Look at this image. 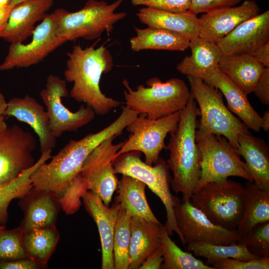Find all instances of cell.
<instances>
[{"mask_svg": "<svg viewBox=\"0 0 269 269\" xmlns=\"http://www.w3.org/2000/svg\"><path fill=\"white\" fill-rule=\"evenodd\" d=\"M36 147L32 134L17 125L0 134V184L12 181L34 165L32 153Z\"/></svg>", "mask_w": 269, "mask_h": 269, "instance_id": "cell-14", "label": "cell"}, {"mask_svg": "<svg viewBox=\"0 0 269 269\" xmlns=\"http://www.w3.org/2000/svg\"><path fill=\"white\" fill-rule=\"evenodd\" d=\"M244 191V211L237 228L240 237L257 225L269 221V189L247 180Z\"/></svg>", "mask_w": 269, "mask_h": 269, "instance_id": "cell-28", "label": "cell"}, {"mask_svg": "<svg viewBox=\"0 0 269 269\" xmlns=\"http://www.w3.org/2000/svg\"><path fill=\"white\" fill-rule=\"evenodd\" d=\"M5 229V227L4 225L0 224V231Z\"/></svg>", "mask_w": 269, "mask_h": 269, "instance_id": "cell-51", "label": "cell"}, {"mask_svg": "<svg viewBox=\"0 0 269 269\" xmlns=\"http://www.w3.org/2000/svg\"><path fill=\"white\" fill-rule=\"evenodd\" d=\"M140 156L141 152L137 151L128 152L118 156L113 162L115 173L130 176L142 181L160 199L166 210V220L164 226L167 234L171 236L175 232L185 246L174 214L175 208L181 202L170 191L171 177L168 166L161 158L153 166L143 161Z\"/></svg>", "mask_w": 269, "mask_h": 269, "instance_id": "cell-7", "label": "cell"}, {"mask_svg": "<svg viewBox=\"0 0 269 269\" xmlns=\"http://www.w3.org/2000/svg\"><path fill=\"white\" fill-rule=\"evenodd\" d=\"M136 15L141 23L148 26L171 31L190 40L199 35V18L189 11L173 13L145 7L140 8Z\"/></svg>", "mask_w": 269, "mask_h": 269, "instance_id": "cell-24", "label": "cell"}, {"mask_svg": "<svg viewBox=\"0 0 269 269\" xmlns=\"http://www.w3.org/2000/svg\"><path fill=\"white\" fill-rule=\"evenodd\" d=\"M238 243L244 245L251 253L258 258L269 257V221L257 225L240 237Z\"/></svg>", "mask_w": 269, "mask_h": 269, "instance_id": "cell-36", "label": "cell"}, {"mask_svg": "<svg viewBox=\"0 0 269 269\" xmlns=\"http://www.w3.org/2000/svg\"><path fill=\"white\" fill-rule=\"evenodd\" d=\"M135 30L136 36L130 40L134 52L148 49L184 51L189 48V39L171 31L149 26L135 27Z\"/></svg>", "mask_w": 269, "mask_h": 269, "instance_id": "cell-29", "label": "cell"}, {"mask_svg": "<svg viewBox=\"0 0 269 269\" xmlns=\"http://www.w3.org/2000/svg\"><path fill=\"white\" fill-rule=\"evenodd\" d=\"M10 0H0V5L9 3Z\"/></svg>", "mask_w": 269, "mask_h": 269, "instance_id": "cell-50", "label": "cell"}, {"mask_svg": "<svg viewBox=\"0 0 269 269\" xmlns=\"http://www.w3.org/2000/svg\"><path fill=\"white\" fill-rule=\"evenodd\" d=\"M125 106L138 115L152 120L166 117L182 111L186 107L191 92L186 83L179 78H172L163 82L157 77L149 79L134 90L129 81L122 82Z\"/></svg>", "mask_w": 269, "mask_h": 269, "instance_id": "cell-4", "label": "cell"}, {"mask_svg": "<svg viewBox=\"0 0 269 269\" xmlns=\"http://www.w3.org/2000/svg\"><path fill=\"white\" fill-rule=\"evenodd\" d=\"M131 218V214L120 205L113 237L115 269H129Z\"/></svg>", "mask_w": 269, "mask_h": 269, "instance_id": "cell-35", "label": "cell"}, {"mask_svg": "<svg viewBox=\"0 0 269 269\" xmlns=\"http://www.w3.org/2000/svg\"><path fill=\"white\" fill-rule=\"evenodd\" d=\"M269 41V10L239 24L217 44L223 55L251 54Z\"/></svg>", "mask_w": 269, "mask_h": 269, "instance_id": "cell-17", "label": "cell"}, {"mask_svg": "<svg viewBox=\"0 0 269 269\" xmlns=\"http://www.w3.org/2000/svg\"><path fill=\"white\" fill-rule=\"evenodd\" d=\"M30 42L10 43L0 72L26 68L42 61L49 54L66 42L56 33L52 13L47 14L35 27Z\"/></svg>", "mask_w": 269, "mask_h": 269, "instance_id": "cell-13", "label": "cell"}, {"mask_svg": "<svg viewBox=\"0 0 269 269\" xmlns=\"http://www.w3.org/2000/svg\"><path fill=\"white\" fill-rule=\"evenodd\" d=\"M134 6L144 5L158 10L182 13L189 11L191 0H131Z\"/></svg>", "mask_w": 269, "mask_h": 269, "instance_id": "cell-39", "label": "cell"}, {"mask_svg": "<svg viewBox=\"0 0 269 269\" xmlns=\"http://www.w3.org/2000/svg\"><path fill=\"white\" fill-rule=\"evenodd\" d=\"M203 81L221 91L227 101L228 109L235 114L248 129L256 132H260L262 117L251 105L247 95L219 68Z\"/></svg>", "mask_w": 269, "mask_h": 269, "instance_id": "cell-22", "label": "cell"}, {"mask_svg": "<svg viewBox=\"0 0 269 269\" xmlns=\"http://www.w3.org/2000/svg\"><path fill=\"white\" fill-rule=\"evenodd\" d=\"M146 185L130 176L122 175L118 180L117 203L127 210L132 216L160 223L149 207L145 192Z\"/></svg>", "mask_w": 269, "mask_h": 269, "instance_id": "cell-30", "label": "cell"}, {"mask_svg": "<svg viewBox=\"0 0 269 269\" xmlns=\"http://www.w3.org/2000/svg\"><path fill=\"white\" fill-rule=\"evenodd\" d=\"M13 7L9 3L0 5V34L7 23L10 12Z\"/></svg>", "mask_w": 269, "mask_h": 269, "instance_id": "cell-45", "label": "cell"}, {"mask_svg": "<svg viewBox=\"0 0 269 269\" xmlns=\"http://www.w3.org/2000/svg\"><path fill=\"white\" fill-rule=\"evenodd\" d=\"M262 117V116H261ZM261 129L265 132L269 130V111H266L262 117Z\"/></svg>", "mask_w": 269, "mask_h": 269, "instance_id": "cell-46", "label": "cell"}, {"mask_svg": "<svg viewBox=\"0 0 269 269\" xmlns=\"http://www.w3.org/2000/svg\"><path fill=\"white\" fill-rule=\"evenodd\" d=\"M27 0H10L9 3L11 5L14 6L19 3H21L22 2L27 1Z\"/></svg>", "mask_w": 269, "mask_h": 269, "instance_id": "cell-49", "label": "cell"}, {"mask_svg": "<svg viewBox=\"0 0 269 269\" xmlns=\"http://www.w3.org/2000/svg\"><path fill=\"white\" fill-rule=\"evenodd\" d=\"M4 116H11L28 124L38 137L41 153L52 150L56 138L53 135L46 112L34 98L26 95L14 97L7 102Z\"/></svg>", "mask_w": 269, "mask_h": 269, "instance_id": "cell-18", "label": "cell"}, {"mask_svg": "<svg viewBox=\"0 0 269 269\" xmlns=\"http://www.w3.org/2000/svg\"><path fill=\"white\" fill-rule=\"evenodd\" d=\"M218 68L248 95L265 67L251 54L242 53L223 55Z\"/></svg>", "mask_w": 269, "mask_h": 269, "instance_id": "cell-27", "label": "cell"}, {"mask_svg": "<svg viewBox=\"0 0 269 269\" xmlns=\"http://www.w3.org/2000/svg\"><path fill=\"white\" fill-rule=\"evenodd\" d=\"M22 234L19 227L0 231V262L28 258L23 246Z\"/></svg>", "mask_w": 269, "mask_h": 269, "instance_id": "cell-37", "label": "cell"}, {"mask_svg": "<svg viewBox=\"0 0 269 269\" xmlns=\"http://www.w3.org/2000/svg\"><path fill=\"white\" fill-rule=\"evenodd\" d=\"M162 246L155 250L145 259L139 269H160L163 261Z\"/></svg>", "mask_w": 269, "mask_h": 269, "instance_id": "cell-43", "label": "cell"}, {"mask_svg": "<svg viewBox=\"0 0 269 269\" xmlns=\"http://www.w3.org/2000/svg\"><path fill=\"white\" fill-rule=\"evenodd\" d=\"M251 54L264 67H269V41L257 48Z\"/></svg>", "mask_w": 269, "mask_h": 269, "instance_id": "cell-44", "label": "cell"}, {"mask_svg": "<svg viewBox=\"0 0 269 269\" xmlns=\"http://www.w3.org/2000/svg\"><path fill=\"white\" fill-rule=\"evenodd\" d=\"M205 264L214 269H269V257L258 258L249 261L226 259Z\"/></svg>", "mask_w": 269, "mask_h": 269, "instance_id": "cell-38", "label": "cell"}, {"mask_svg": "<svg viewBox=\"0 0 269 269\" xmlns=\"http://www.w3.org/2000/svg\"><path fill=\"white\" fill-rule=\"evenodd\" d=\"M64 80L73 83L69 95L78 103L90 107L96 115L105 116L121 105V102L106 96L100 83L102 75L114 66L110 51L104 46L82 48L75 45L67 53Z\"/></svg>", "mask_w": 269, "mask_h": 269, "instance_id": "cell-2", "label": "cell"}, {"mask_svg": "<svg viewBox=\"0 0 269 269\" xmlns=\"http://www.w3.org/2000/svg\"><path fill=\"white\" fill-rule=\"evenodd\" d=\"M181 112L155 120L138 115L126 127L130 135L123 142L115 158L124 153L137 151L144 154L146 163L150 165L155 163L160 158L162 150L166 148L165 139L167 135L177 128Z\"/></svg>", "mask_w": 269, "mask_h": 269, "instance_id": "cell-11", "label": "cell"}, {"mask_svg": "<svg viewBox=\"0 0 269 269\" xmlns=\"http://www.w3.org/2000/svg\"><path fill=\"white\" fill-rule=\"evenodd\" d=\"M253 93L264 105L269 104V67H265L257 82Z\"/></svg>", "mask_w": 269, "mask_h": 269, "instance_id": "cell-41", "label": "cell"}, {"mask_svg": "<svg viewBox=\"0 0 269 269\" xmlns=\"http://www.w3.org/2000/svg\"><path fill=\"white\" fill-rule=\"evenodd\" d=\"M177 227L185 242L228 245L238 243L237 230L224 228L212 223L190 200L182 202L174 209Z\"/></svg>", "mask_w": 269, "mask_h": 269, "instance_id": "cell-15", "label": "cell"}, {"mask_svg": "<svg viewBox=\"0 0 269 269\" xmlns=\"http://www.w3.org/2000/svg\"><path fill=\"white\" fill-rule=\"evenodd\" d=\"M116 137L104 140L87 157L80 173L65 191L69 202L81 204L83 194L90 190L96 193L105 205H109L118 183L113 162L123 143L114 144Z\"/></svg>", "mask_w": 269, "mask_h": 269, "instance_id": "cell-5", "label": "cell"}, {"mask_svg": "<svg viewBox=\"0 0 269 269\" xmlns=\"http://www.w3.org/2000/svg\"><path fill=\"white\" fill-rule=\"evenodd\" d=\"M162 224L132 216L130 245V269H139L147 257L161 245Z\"/></svg>", "mask_w": 269, "mask_h": 269, "instance_id": "cell-25", "label": "cell"}, {"mask_svg": "<svg viewBox=\"0 0 269 269\" xmlns=\"http://www.w3.org/2000/svg\"><path fill=\"white\" fill-rule=\"evenodd\" d=\"M59 234L55 225L22 232L24 249L29 258L45 267L58 243Z\"/></svg>", "mask_w": 269, "mask_h": 269, "instance_id": "cell-31", "label": "cell"}, {"mask_svg": "<svg viewBox=\"0 0 269 269\" xmlns=\"http://www.w3.org/2000/svg\"><path fill=\"white\" fill-rule=\"evenodd\" d=\"M7 127V124L5 121L4 116L0 115V134L5 131Z\"/></svg>", "mask_w": 269, "mask_h": 269, "instance_id": "cell-48", "label": "cell"}, {"mask_svg": "<svg viewBox=\"0 0 269 269\" xmlns=\"http://www.w3.org/2000/svg\"><path fill=\"white\" fill-rule=\"evenodd\" d=\"M244 198L242 184L227 178L204 184L190 201L214 224L237 230L243 213Z\"/></svg>", "mask_w": 269, "mask_h": 269, "instance_id": "cell-8", "label": "cell"}, {"mask_svg": "<svg viewBox=\"0 0 269 269\" xmlns=\"http://www.w3.org/2000/svg\"><path fill=\"white\" fill-rule=\"evenodd\" d=\"M123 1L116 0L109 4L105 0H88L81 9L75 12L56 9L52 14L57 35L67 42L79 38L93 40L105 32L109 34L115 24L127 15L125 12H115Z\"/></svg>", "mask_w": 269, "mask_h": 269, "instance_id": "cell-6", "label": "cell"}, {"mask_svg": "<svg viewBox=\"0 0 269 269\" xmlns=\"http://www.w3.org/2000/svg\"><path fill=\"white\" fill-rule=\"evenodd\" d=\"M190 56L184 57L177 65L176 69L187 77L203 80L212 75L218 68L223 55L217 43L199 36L190 40Z\"/></svg>", "mask_w": 269, "mask_h": 269, "instance_id": "cell-23", "label": "cell"}, {"mask_svg": "<svg viewBox=\"0 0 269 269\" xmlns=\"http://www.w3.org/2000/svg\"><path fill=\"white\" fill-rule=\"evenodd\" d=\"M53 3L54 0H29L14 6L0 38L10 43H23L32 35L35 24L44 18Z\"/></svg>", "mask_w": 269, "mask_h": 269, "instance_id": "cell-20", "label": "cell"}, {"mask_svg": "<svg viewBox=\"0 0 269 269\" xmlns=\"http://www.w3.org/2000/svg\"><path fill=\"white\" fill-rule=\"evenodd\" d=\"M42 267L29 258L0 262V269H36Z\"/></svg>", "mask_w": 269, "mask_h": 269, "instance_id": "cell-42", "label": "cell"}, {"mask_svg": "<svg viewBox=\"0 0 269 269\" xmlns=\"http://www.w3.org/2000/svg\"><path fill=\"white\" fill-rule=\"evenodd\" d=\"M82 199L87 211L96 223L100 235L102 249V269H115L113 237L120 204L111 207L105 205L95 192L88 190Z\"/></svg>", "mask_w": 269, "mask_h": 269, "instance_id": "cell-19", "label": "cell"}, {"mask_svg": "<svg viewBox=\"0 0 269 269\" xmlns=\"http://www.w3.org/2000/svg\"><path fill=\"white\" fill-rule=\"evenodd\" d=\"M188 251L195 256L206 258V262L218 260L234 259L249 261L258 258L241 243L233 245H214L200 242H191L186 245Z\"/></svg>", "mask_w": 269, "mask_h": 269, "instance_id": "cell-34", "label": "cell"}, {"mask_svg": "<svg viewBox=\"0 0 269 269\" xmlns=\"http://www.w3.org/2000/svg\"><path fill=\"white\" fill-rule=\"evenodd\" d=\"M237 151L256 184L269 189V149L265 141L253 135L249 131L238 135Z\"/></svg>", "mask_w": 269, "mask_h": 269, "instance_id": "cell-26", "label": "cell"}, {"mask_svg": "<svg viewBox=\"0 0 269 269\" xmlns=\"http://www.w3.org/2000/svg\"><path fill=\"white\" fill-rule=\"evenodd\" d=\"M7 102L4 95L0 91V115H4L7 107Z\"/></svg>", "mask_w": 269, "mask_h": 269, "instance_id": "cell-47", "label": "cell"}, {"mask_svg": "<svg viewBox=\"0 0 269 269\" xmlns=\"http://www.w3.org/2000/svg\"><path fill=\"white\" fill-rule=\"evenodd\" d=\"M187 78L199 111L197 129L224 136L237 150L238 135L249 131L247 127L225 106L217 89L200 78Z\"/></svg>", "mask_w": 269, "mask_h": 269, "instance_id": "cell-9", "label": "cell"}, {"mask_svg": "<svg viewBox=\"0 0 269 269\" xmlns=\"http://www.w3.org/2000/svg\"><path fill=\"white\" fill-rule=\"evenodd\" d=\"M21 199L24 218L19 228L22 232L55 225L60 207L57 195L32 187Z\"/></svg>", "mask_w": 269, "mask_h": 269, "instance_id": "cell-21", "label": "cell"}, {"mask_svg": "<svg viewBox=\"0 0 269 269\" xmlns=\"http://www.w3.org/2000/svg\"><path fill=\"white\" fill-rule=\"evenodd\" d=\"M260 10L254 0H246L238 6L205 12L199 18V36L217 43L239 24L258 14Z\"/></svg>", "mask_w": 269, "mask_h": 269, "instance_id": "cell-16", "label": "cell"}, {"mask_svg": "<svg viewBox=\"0 0 269 269\" xmlns=\"http://www.w3.org/2000/svg\"><path fill=\"white\" fill-rule=\"evenodd\" d=\"M160 238L163 251L162 269H214L191 253L182 251L171 240L162 224L160 226Z\"/></svg>", "mask_w": 269, "mask_h": 269, "instance_id": "cell-33", "label": "cell"}, {"mask_svg": "<svg viewBox=\"0 0 269 269\" xmlns=\"http://www.w3.org/2000/svg\"><path fill=\"white\" fill-rule=\"evenodd\" d=\"M51 150L41 153L34 165L24 171L17 178L7 183L0 184V224L4 225L8 219L7 209L11 201L21 199L32 188V174L43 163L51 158Z\"/></svg>", "mask_w": 269, "mask_h": 269, "instance_id": "cell-32", "label": "cell"}, {"mask_svg": "<svg viewBox=\"0 0 269 269\" xmlns=\"http://www.w3.org/2000/svg\"><path fill=\"white\" fill-rule=\"evenodd\" d=\"M196 142L201 155V173L196 191L206 183L231 176L253 182L245 162L226 137L197 129Z\"/></svg>", "mask_w": 269, "mask_h": 269, "instance_id": "cell-10", "label": "cell"}, {"mask_svg": "<svg viewBox=\"0 0 269 269\" xmlns=\"http://www.w3.org/2000/svg\"><path fill=\"white\" fill-rule=\"evenodd\" d=\"M39 95L46 107L51 131L56 138L65 132L77 131L95 117L92 109L85 104L75 112L63 104V98L69 95L66 81L56 75L50 74L47 77L45 87Z\"/></svg>", "mask_w": 269, "mask_h": 269, "instance_id": "cell-12", "label": "cell"}, {"mask_svg": "<svg viewBox=\"0 0 269 269\" xmlns=\"http://www.w3.org/2000/svg\"><path fill=\"white\" fill-rule=\"evenodd\" d=\"M243 0H191L189 11L197 15L200 13L223 7L235 6Z\"/></svg>", "mask_w": 269, "mask_h": 269, "instance_id": "cell-40", "label": "cell"}, {"mask_svg": "<svg viewBox=\"0 0 269 269\" xmlns=\"http://www.w3.org/2000/svg\"><path fill=\"white\" fill-rule=\"evenodd\" d=\"M199 116L197 103L191 93L165 148L169 151L166 163L173 175L170 184L175 193H181L182 202L190 200L201 176V155L196 142Z\"/></svg>", "mask_w": 269, "mask_h": 269, "instance_id": "cell-3", "label": "cell"}, {"mask_svg": "<svg viewBox=\"0 0 269 269\" xmlns=\"http://www.w3.org/2000/svg\"><path fill=\"white\" fill-rule=\"evenodd\" d=\"M137 116L135 112L123 106L119 117L106 128L79 140H70L52 156L49 162L43 163L32 174L33 187L61 196L80 173L91 152L105 139L121 134Z\"/></svg>", "mask_w": 269, "mask_h": 269, "instance_id": "cell-1", "label": "cell"}]
</instances>
